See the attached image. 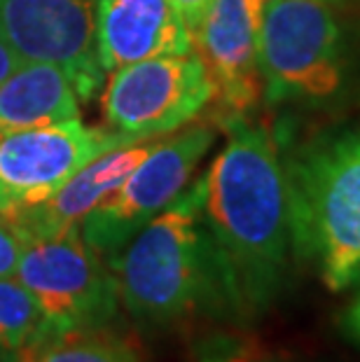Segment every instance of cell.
I'll list each match as a JSON object with an SVG mask.
<instances>
[{"label":"cell","mask_w":360,"mask_h":362,"mask_svg":"<svg viewBox=\"0 0 360 362\" xmlns=\"http://www.w3.org/2000/svg\"><path fill=\"white\" fill-rule=\"evenodd\" d=\"M96 49L103 71L194 52L192 33L171 0H98Z\"/></svg>","instance_id":"11"},{"label":"cell","mask_w":360,"mask_h":362,"mask_svg":"<svg viewBox=\"0 0 360 362\" xmlns=\"http://www.w3.org/2000/svg\"><path fill=\"white\" fill-rule=\"evenodd\" d=\"M50 334L35 297L19 281L0 279V362L24 360Z\"/></svg>","instance_id":"14"},{"label":"cell","mask_w":360,"mask_h":362,"mask_svg":"<svg viewBox=\"0 0 360 362\" xmlns=\"http://www.w3.org/2000/svg\"><path fill=\"white\" fill-rule=\"evenodd\" d=\"M265 0H213L192 33L194 54L213 82V122L250 117L262 101L260 19Z\"/></svg>","instance_id":"10"},{"label":"cell","mask_w":360,"mask_h":362,"mask_svg":"<svg viewBox=\"0 0 360 362\" xmlns=\"http://www.w3.org/2000/svg\"><path fill=\"white\" fill-rule=\"evenodd\" d=\"M115 274L120 302L143 325L164 327L199 313L239 320L204 220V175L129 241Z\"/></svg>","instance_id":"2"},{"label":"cell","mask_w":360,"mask_h":362,"mask_svg":"<svg viewBox=\"0 0 360 362\" xmlns=\"http://www.w3.org/2000/svg\"><path fill=\"white\" fill-rule=\"evenodd\" d=\"M132 145L110 129H89L80 119L28 129L0 141V213L10 215L50 199L89 161Z\"/></svg>","instance_id":"9"},{"label":"cell","mask_w":360,"mask_h":362,"mask_svg":"<svg viewBox=\"0 0 360 362\" xmlns=\"http://www.w3.org/2000/svg\"><path fill=\"white\" fill-rule=\"evenodd\" d=\"M213 103V82L194 52L155 57L112 71L101 112L127 143L155 141L192 124Z\"/></svg>","instance_id":"7"},{"label":"cell","mask_w":360,"mask_h":362,"mask_svg":"<svg viewBox=\"0 0 360 362\" xmlns=\"http://www.w3.org/2000/svg\"><path fill=\"white\" fill-rule=\"evenodd\" d=\"M171 3L175 7V12L180 14V19L185 21L190 33H194L197 26L202 24L204 14L213 5V0H171Z\"/></svg>","instance_id":"18"},{"label":"cell","mask_w":360,"mask_h":362,"mask_svg":"<svg viewBox=\"0 0 360 362\" xmlns=\"http://www.w3.org/2000/svg\"><path fill=\"white\" fill-rule=\"evenodd\" d=\"M21 64H24L21 57L10 47V42L5 40V35L0 33V87H3V82L10 78Z\"/></svg>","instance_id":"19"},{"label":"cell","mask_w":360,"mask_h":362,"mask_svg":"<svg viewBox=\"0 0 360 362\" xmlns=\"http://www.w3.org/2000/svg\"><path fill=\"white\" fill-rule=\"evenodd\" d=\"M218 129L216 122H194L152 145L120 189L82 220L80 232L89 248L115 269L129 241L187 189L197 166L216 145Z\"/></svg>","instance_id":"5"},{"label":"cell","mask_w":360,"mask_h":362,"mask_svg":"<svg viewBox=\"0 0 360 362\" xmlns=\"http://www.w3.org/2000/svg\"><path fill=\"white\" fill-rule=\"evenodd\" d=\"M24 248H26L24 232L7 215L0 213V279L17 276Z\"/></svg>","instance_id":"16"},{"label":"cell","mask_w":360,"mask_h":362,"mask_svg":"<svg viewBox=\"0 0 360 362\" xmlns=\"http://www.w3.org/2000/svg\"><path fill=\"white\" fill-rule=\"evenodd\" d=\"M152 145H122L89 161L78 173L71 175L45 202L10 213V218L28 238H47L78 229L82 220L101 206L120 185L132 175L139 164L150 155Z\"/></svg>","instance_id":"12"},{"label":"cell","mask_w":360,"mask_h":362,"mask_svg":"<svg viewBox=\"0 0 360 362\" xmlns=\"http://www.w3.org/2000/svg\"><path fill=\"white\" fill-rule=\"evenodd\" d=\"M293 259L332 292L360 281V117L283 150Z\"/></svg>","instance_id":"3"},{"label":"cell","mask_w":360,"mask_h":362,"mask_svg":"<svg viewBox=\"0 0 360 362\" xmlns=\"http://www.w3.org/2000/svg\"><path fill=\"white\" fill-rule=\"evenodd\" d=\"M98 0H0V33L21 61L59 66L80 101L103 87L96 49Z\"/></svg>","instance_id":"8"},{"label":"cell","mask_w":360,"mask_h":362,"mask_svg":"<svg viewBox=\"0 0 360 362\" xmlns=\"http://www.w3.org/2000/svg\"><path fill=\"white\" fill-rule=\"evenodd\" d=\"M225 148L204 173V220L239 320L262 315L288 281L290 243L281 141L265 122H225Z\"/></svg>","instance_id":"1"},{"label":"cell","mask_w":360,"mask_h":362,"mask_svg":"<svg viewBox=\"0 0 360 362\" xmlns=\"http://www.w3.org/2000/svg\"><path fill=\"white\" fill-rule=\"evenodd\" d=\"M68 119H80V96L59 66L24 61L0 87V141Z\"/></svg>","instance_id":"13"},{"label":"cell","mask_w":360,"mask_h":362,"mask_svg":"<svg viewBox=\"0 0 360 362\" xmlns=\"http://www.w3.org/2000/svg\"><path fill=\"white\" fill-rule=\"evenodd\" d=\"M323 3H332L335 5V3H342V0H323Z\"/></svg>","instance_id":"20"},{"label":"cell","mask_w":360,"mask_h":362,"mask_svg":"<svg viewBox=\"0 0 360 362\" xmlns=\"http://www.w3.org/2000/svg\"><path fill=\"white\" fill-rule=\"evenodd\" d=\"M19 362H139V358L124 341L105 334V329H89L45 337Z\"/></svg>","instance_id":"15"},{"label":"cell","mask_w":360,"mask_h":362,"mask_svg":"<svg viewBox=\"0 0 360 362\" xmlns=\"http://www.w3.org/2000/svg\"><path fill=\"white\" fill-rule=\"evenodd\" d=\"M260 75L269 105L325 107L349 94L356 75L351 35L332 3L265 0Z\"/></svg>","instance_id":"4"},{"label":"cell","mask_w":360,"mask_h":362,"mask_svg":"<svg viewBox=\"0 0 360 362\" xmlns=\"http://www.w3.org/2000/svg\"><path fill=\"white\" fill-rule=\"evenodd\" d=\"M354 288H356V292L351 295V299L347 302V306H344V311L339 315V327H342L344 337L360 349V281L354 285Z\"/></svg>","instance_id":"17"},{"label":"cell","mask_w":360,"mask_h":362,"mask_svg":"<svg viewBox=\"0 0 360 362\" xmlns=\"http://www.w3.org/2000/svg\"><path fill=\"white\" fill-rule=\"evenodd\" d=\"M17 281L35 297L52 334L105 329L120 306L117 274L89 248L80 227L28 238Z\"/></svg>","instance_id":"6"}]
</instances>
